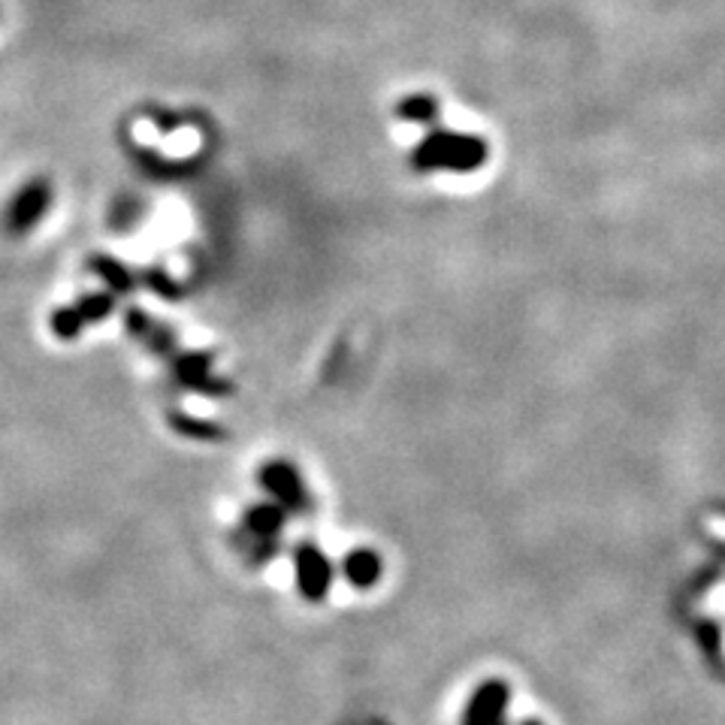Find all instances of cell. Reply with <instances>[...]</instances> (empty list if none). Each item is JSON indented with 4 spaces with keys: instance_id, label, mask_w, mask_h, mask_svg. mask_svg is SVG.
I'll use <instances>...</instances> for the list:
<instances>
[{
    "instance_id": "1",
    "label": "cell",
    "mask_w": 725,
    "mask_h": 725,
    "mask_svg": "<svg viewBox=\"0 0 725 725\" xmlns=\"http://www.w3.org/2000/svg\"><path fill=\"white\" fill-rule=\"evenodd\" d=\"M302 580H305V590L309 592H321L326 583V566L317 559V554H305L302 559Z\"/></svg>"
},
{
    "instance_id": "2",
    "label": "cell",
    "mask_w": 725,
    "mask_h": 725,
    "mask_svg": "<svg viewBox=\"0 0 725 725\" xmlns=\"http://www.w3.org/2000/svg\"><path fill=\"white\" fill-rule=\"evenodd\" d=\"M348 571L354 583H372L375 575H378V559L372 554H354V559L348 562Z\"/></svg>"
}]
</instances>
